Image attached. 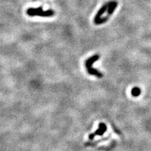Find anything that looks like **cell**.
<instances>
[{"instance_id": "6da1fadb", "label": "cell", "mask_w": 151, "mask_h": 151, "mask_svg": "<svg viewBox=\"0 0 151 151\" xmlns=\"http://www.w3.org/2000/svg\"><path fill=\"white\" fill-rule=\"evenodd\" d=\"M99 57H100L99 55H98V54L92 55L91 57L88 58L87 60L85 61V65L86 69H87V73H89L90 75L95 76H97V78H102V77H103L102 73L100 72V71H99L98 70L95 69L94 68L92 67V64H94L96 61H97L99 59Z\"/></svg>"}, {"instance_id": "7a4b0ae2", "label": "cell", "mask_w": 151, "mask_h": 151, "mask_svg": "<svg viewBox=\"0 0 151 151\" xmlns=\"http://www.w3.org/2000/svg\"><path fill=\"white\" fill-rule=\"evenodd\" d=\"M27 14L28 16H41V17H52L55 16V12L53 10L49 9L44 11L42 9V7L39 8H30L27 10Z\"/></svg>"}, {"instance_id": "3957f363", "label": "cell", "mask_w": 151, "mask_h": 151, "mask_svg": "<svg viewBox=\"0 0 151 151\" xmlns=\"http://www.w3.org/2000/svg\"><path fill=\"white\" fill-rule=\"evenodd\" d=\"M107 127L105 123H101L99 125V128L96 132L92 133V134H90L89 135V139L90 140H93L95 138V137L97 136H102L103 134L107 132Z\"/></svg>"}, {"instance_id": "277c9868", "label": "cell", "mask_w": 151, "mask_h": 151, "mask_svg": "<svg viewBox=\"0 0 151 151\" xmlns=\"http://www.w3.org/2000/svg\"><path fill=\"white\" fill-rule=\"evenodd\" d=\"M109 4H110V1H109V2L106 3L105 4H104V6H102V8H101L98 11L97 13V14H96V15H95L94 20H97L99 19L100 18H102V15H103V14L106 11H108V8H109Z\"/></svg>"}, {"instance_id": "5b68a950", "label": "cell", "mask_w": 151, "mask_h": 151, "mask_svg": "<svg viewBox=\"0 0 151 151\" xmlns=\"http://www.w3.org/2000/svg\"><path fill=\"white\" fill-rule=\"evenodd\" d=\"M117 6H118V2H117L116 1H111L110 4H109V8H108L107 16H110L111 15H112Z\"/></svg>"}, {"instance_id": "8992f818", "label": "cell", "mask_w": 151, "mask_h": 151, "mask_svg": "<svg viewBox=\"0 0 151 151\" xmlns=\"http://www.w3.org/2000/svg\"><path fill=\"white\" fill-rule=\"evenodd\" d=\"M109 16H106V17H102L100 18L99 19L97 20H94V23L95 25H102V24H104V23H107L108 20H109Z\"/></svg>"}, {"instance_id": "52a82bcc", "label": "cell", "mask_w": 151, "mask_h": 151, "mask_svg": "<svg viewBox=\"0 0 151 151\" xmlns=\"http://www.w3.org/2000/svg\"><path fill=\"white\" fill-rule=\"evenodd\" d=\"M141 93V90L139 87H134L132 89V91H131V94L133 97H137L139 96Z\"/></svg>"}, {"instance_id": "ba28073f", "label": "cell", "mask_w": 151, "mask_h": 151, "mask_svg": "<svg viewBox=\"0 0 151 151\" xmlns=\"http://www.w3.org/2000/svg\"><path fill=\"white\" fill-rule=\"evenodd\" d=\"M33 1H36V0H33Z\"/></svg>"}]
</instances>
